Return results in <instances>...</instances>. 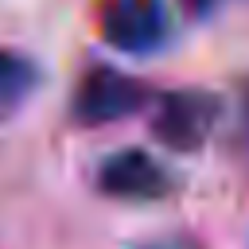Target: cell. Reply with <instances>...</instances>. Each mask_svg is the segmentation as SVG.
<instances>
[{"label":"cell","instance_id":"cell-1","mask_svg":"<svg viewBox=\"0 0 249 249\" xmlns=\"http://www.w3.org/2000/svg\"><path fill=\"white\" fill-rule=\"evenodd\" d=\"M152 101H156V89L148 82L113 66H89L78 78V89L70 97V117L82 128H101L152 109Z\"/></svg>","mask_w":249,"mask_h":249},{"label":"cell","instance_id":"cell-2","mask_svg":"<svg viewBox=\"0 0 249 249\" xmlns=\"http://www.w3.org/2000/svg\"><path fill=\"white\" fill-rule=\"evenodd\" d=\"M222 97L210 93V89H198V86H183V89H167V93H156L152 101V117H148V128L152 136L171 148V152H198L218 121H222Z\"/></svg>","mask_w":249,"mask_h":249},{"label":"cell","instance_id":"cell-3","mask_svg":"<svg viewBox=\"0 0 249 249\" xmlns=\"http://www.w3.org/2000/svg\"><path fill=\"white\" fill-rule=\"evenodd\" d=\"M93 23L97 35L121 54H152L171 35L167 0H101Z\"/></svg>","mask_w":249,"mask_h":249},{"label":"cell","instance_id":"cell-4","mask_svg":"<svg viewBox=\"0 0 249 249\" xmlns=\"http://www.w3.org/2000/svg\"><path fill=\"white\" fill-rule=\"evenodd\" d=\"M93 183L101 195L121 198V202H160L175 191L171 171L144 148H121L105 156L93 171Z\"/></svg>","mask_w":249,"mask_h":249},{"label":"cell","instance_id":"cell-5","mask_svg":"<svg viewBox=\"0 0 249 249\" xmlns=\"http://www.w3.org/2000/svg\"><path fill=\"white\" fill-rule=\"evenodd\" d=\"M39 78H43V70L35 58L0 47V121L16 117L31 101V93L39 89Z\"/></svg>","mask_w":249,"mask_h":249},{"label":"cell","instance_id":"cell-6","mask_svg":"<svg viewBox=\"0 0 249 249\" xmlns=\"http://www.w3.org/2000/svg\"><path fill=\"white\" fill-rule=\"evenodd\" d=\"M233 140H237V156L249 163V78L241 82V93H237V128H233Z\"/></svg>","mask_w":249,"mask_h":249},{"label":"cell","instance_id":"cell-7","mask_svg":"<svg viewBox=\"0 0 249 249\" xmlns=\"http://www.w3.org/2000/svg\"><path fill=\"white\" fill-rule=\"evenodd\" d=\"M230 0H183V8L195 16V19H206V16H214L218 8H226Z\"/></svg>","mask_w":249,"mask_h":249},{"label":"cell","instance_id":"cell-8","mask_svg":"<svg viewBox=\"0 0 249 249\" xmlns=\"http://www.w3.org/2000/svg\"><path fill=\"white\" fill-rule=\"evenodd\" d=\"M144 249H198L191 237H163V241H152V245H144Z\"/></svg>","mask_w":249,"mask_h":249}]
</instances>
